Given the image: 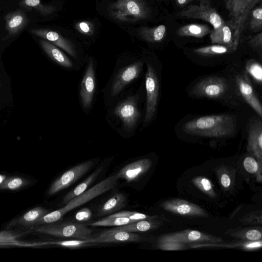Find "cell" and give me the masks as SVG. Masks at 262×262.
<instances>
[{
	"instance_id": "8992f818",
	"label": "cell",
	"mask_w": 262,
	"mask_h": 262,
	"mask_svg": "<svg viewBox=\"0 0 262 262\" xmlns=\"http://www.w3.org/2000/svg\"><path fill=\"white\" fill-rule=\"evenodd\" d=\"M179 17L200 19L209 23L214 28H217L225 21L208 0H200L199 4L190 5L180 11Z\"/></svg>"
},
{
	"instance_id": "74e56055",
	"label": "cell",
	"mask_w": 262,
	"mask_h": 262,
	"mask_svg": "<svg viewBox=\"0 0 262 262\" xmlns=\"http://www.w3.org/2000/svg\"><path fill=\"white\" fill-rule=\"evenodd\" d=\"M114 217H123L128 218L133 221H139L144 219H154L159 217L158 216H150L143 213L137 212L123 211L117 213H115L110 215Z\"/></svg>"
},
{
	"instance_id": "bcb514c9",
	"label": "cell",
	"mask_w": 262,
	"mask_h": 262,
	"mask_svg": "<svg viewBox=\"0 0 262 262\" xmlns=\"http://www.w3.org/2000/svg\"><path fill=\"white\" fill-rule=\"evenodd\" d=\"M192 0H175L176 4L179 7H183L189 4Z\"/></svg>"
},
{
	"instance_id": "1f68e13d",
	"label": "cell",
	"mask_w": 262,
	"mask_h": 262,
	"mask_svg": "<svg viewBox=\"0 0 262 262\" xmlns=\"http://www.w3.org/2000/svg\"><path fill=\"white\" fill-rule=\"evenodd\" d=\"M136 222L126 217H114L110 215L106 217L98 220L88 225L92 226H120Z\"/></svg>"
},
{
	"instance_id": "7bdbcfd3",
	"label": "cell",
	"mask_w": 262,
	"mask_h": 262,
	"mask_svg": "<svg viewBox=\"0 0 262 262\" xmlns=\"http://www.w3.org/2000/svg\"><path fill=\"white\" fill-rule=\"evenodd\" d=\"M218 176L220 182L223 188L225 189L229 188L231 185L232 179L228 170L225 168L220 169Z\"/></svg>"
},
{
	"instance_id": "5bb4252c",
	"label": "cell",
	"mask_w": 262,
	"mask_h": 262,
	"mask_svg": "<svg viewBox=\"0 0 262 262\" xmlns=\"http://www.w3.org/2000/svg\"><path fill=\"white\" fill-rule=\"evenodd\" d=\"M96 79L93 60L90 58L80 87V97L83 107L89 108L91 105L95 91Z\"/></svg>"
},
{
	"instance_id": "4dcf8cb0",
	"label": "cell",
	"mask_w": 262,
	"mask_h": 262,
	"mask_svg": "<svg viewBox=\"0 0 262 262\" xmlns=\"http://www.w3.org/2000/svg\"><path fill=\"white\" fill-rule=\"evenodd\" d=\"M193 51L195 53L202 56L221 55L233 52L230 48L218 44L196 48Z\"/></svg>"
},
{
	"instance_id": "83f0119b",
	"label": "cell",
	"mask_w": 262,
	"mask_h": 262,
	"mask_svg": "<svg viewBox=\"0 0 262 262\" xmlns=\"http://www.w3.org/2000/svg\"><path fill=\"white\" fill-rule=\"evenodd\" d=\"M209 27L206 25L191 24L183 26L177 30V34L180 36H191L203 38L210 33Z\"/></svg>"
},
{
	"instance_id": "f546056e",
	"label": "cell",
	"mask_w": 262,
	"mask_h": 262,
	"mask_svg": "<svg viewBox=\"0 0 262 262\" xmlns=\"http://www.w3.org/2000/svg\"><path fill=\"white\" fill-rule=\"evenodd\" d=\"M19 5L28 9H33L43 15L51 14L56 10L54 6L43 4L40 0H21Z\"/></svg>"
},
{
	"instance_id": "9a60e30c",
	"label": "cell",
	"mask_w": 262,
	"mask_h": 262,
	"mask_svg": "<svg viewBox=\"0 0 262 262\" xmlns=\"http://www.w3.org/2000/svg\"><path fill=\"white\" fill-rule=\"evenodd\" d=\"M209 34L213 44L226 46L233 51H235L238 46L239 41L236 37L235 31L227 23L224 22L219 27L214 28Z\"/></svg>"
},
{
	"instance_id": "f1b7e54d",
	"label": "cell",
	"mask_w": 262,
	"mask_h": 262,
	"mask_svg": "<svg viewBox=\"0 0 262 262\" xmlns=\"http://www.w3.org/2000/svg\"><path fill=\"white\" fill-rule=\"evenodd\" d=\"M102 170V167L98 168L83 182L69 191L63 198L62 203L65 205L72 199L83 193L87 188L96 180Z\"/></svg>"
},
{
	"instance_id": "30bf717a",
	"label": "cell",
	"mask_w": 262,
	"mask_h": 262,
	"mask_svg": "<svg viewBox=\"0 0 262 262\" xmlns=\"http://www.w3.org/2000/svg\"><path fill=\"white\" fill-rule=\"evenodd\" d=\"M157 241H171L183 244L191 243H222L224 242L219 237L190 229L163 235L158 237Z\"/></svg>"
},
{
	"instance_id": "3957f363",
	"label": "cell",
	"mask_w": 262,
	"mask_h": 262,
	"mask_svg": "<svg viewBox=\"0 0 262 262\" xmlns=\"http://www.w3.org/2000/svg\"><path fill=\"white\" fill-rule=\"evenodd\" d=\"M110 16L122 22H136L149 16V9L144 0H116L108 8Z\"/></svg>"
},
{
	"instance_id": "4316f807",
	"label": "cell",
	"mask_w": 262,
	"mask_h": 262,
	"mask_svg": "<svg viewBox=\"0 0 262 262\" xmlns=\"http://www.w3.org/2000/svg\"><path fill=\"white\" fill-rule=\"evenodd\" d=\"M166 27L163 25L149 28L141 27L138 31V35L143 40L149 42L162 41L165 37Z\"/></svg>"
},
{
	"instance_id": "ba28073f",
	"label": "cell",
	"mask_w": 262,
	"mask_h": 262,
	"mask_svg": "<svg viewBox=\"0 0 262 262\" xmlns=\"http://www.w3.org/2000/svg\"><path fill=\"white\" fill-rule=\"evenodd\" d=\"M228 89L226 79L222 77H209L194 85L191 94L199 97L217 98L223 96Z\"/></svg>"
},
{
	"instance_id": "5b68a950",
	"label": "cell",
	"mask_w": 262,
	"mask_h": 262,
	"mask_svg": "<svg viewBox=\"0 0 262 262\" xmlns=\"http://www.w3.org/2000/svg\"><path fill=\"white\" fill-rule=\"evenodd\" d=\"M261 0H224L228 12L227 23L235 31L237 39L240 41L250 13Z\"/></svg>"
},
{
	"instance_id": "6da1fadb",
	"label": "cell",
	"mask_w": 262,
	"mask_h": 262,
	"mask_svg": "<svg viewBox=\"0 0 262 262\" xmlns=\"http://www.w3.org/2000/svg\"><path fill=\"white\" fill-rule=\"evenodd\" d=\"M236 126V119L231 115H214L201 117L185 123L183 132L188 134L210 138H223L232 135Z\"/></svg>"
},
{
	"instance_id": "ee69618b",
	"label": "cell",
	"mask_w": 262,
	"mask_h": 262,
	"mask_svg": "<svg viewBox=\"0 0 262 262\" xmlns=\"http://www.w3.org/2000/svg\"><path fill=\"white\" fill-rule=\"evenodd\" d=\"M92 215V212L88 208H82L75 215V219L79 222H85L89 220Z\"/></svg>"
},
{
	"instance_id": "d590c367",
	"label": "cell",
	"mask_w": 262,
	"mask_h": 262,
	"mask_svg": "<svg viewBox=\"0 0 262 262\" xmlns=\"http://www.w3.org/2000/svg\"><path fill=\"white\" fill-rule=\"evenodd\" d=\"M249 27L254 32L260 30L262 28V8L261 6L253 9L251 11Z\"/></svg>"
},
{
	"instance_id": "44dd1931",
	"label": "cell",
	"mask_w": 262,
	"mask_h": 262,
	"mask_svg": "<svg viewBox=\"0 0 262 262\" xmlns=\"http://www.w3.org/2000/svg\"><path fill=\"white\" fill-rule=\"evenodd\" d=\"M5 29L7 35L3 38L5 40L19 34L27 25L28 19L26 14L18 10L7 13L4 17Z\"/></svg>"
},
{
	"instance_id": "cb8c5ba5",
	"label": "cell",
	"mask_w": 262,
	"mask_h": 262,
	"mask_svg": "<svg viewBox=\"0 0 262 262\" xmlns=\"http://www.w3.org/2000/svg\"><path fill=\"white\" fill-rule=\"evenodd\" d=\"M162 224V221L157 219H144L120 226L114 229L131 232H145L155 230L161 226Z\"/></svg>"
},
{
	"instance_id": "ab89813d",
	"label": "cell",
	"mask_w": 262,
	"mask_h": 262,
	"mask_svg": "<svg viewBox=\"0 0 262 262\" xmlns=\"http://www.w3.org/2000/svg\"><path fill=\"white\" fill-rule=\"evenodd\" d=\"M158 249L166 251L183 250L187 248L186 244L171 241H157Z\"/></svg>"
},
{
	"instance_id": "484cf974",
	"label": "cell",
	"mask_w": 262,
	"mask_h": 262,
	"mask_svg": "<svg viewBox=\"0 0 262 262\" xmlns=\"http://www.w3.org/2000/svg\"><path fill=\"white\" fill-rule=\"evenodd\" d=\"M126 197L122 193L118 192L110 198L99 210L100 215L111 214L124 207Z\"/></svg>"
},
{
	"instance_id": "60d3db41",
	"label": "cell",
	"mask_w": 262,
	"mask_h": 262,
	"mask_svg": "<svg viewBox=\"0 0 262 262\" xmlns=\"http://www.w3.org/2000/svg\"><path fill=\"white\" fill-rule=\"evenodd\" d=\"M243 224L261 225L262 216L260 211L249 213L239 220Z\"/></svg>"
},
{
	"instance_id": "9c48e42d",
	"label": "cell",
	"mask_w": 262,
	"mask_h": 262,
	"mask_svg": "<svg viewBox=\"0 0 262 262\" xmlns=\"http://www.w3.org/2000/svg\"><path fill=\"white\" fill-rule=\"evenodd\" d=\"M93 164V161L91 160L78 164L69 169L51 185L48 194L53 195L66 189L86 173Z\"/></svg>"
},
{
	"instance_id": "603a6c76",
	"label": "cell",
	"mask_w": 262,
	"mask_h": 262,
	"mask_svg": "<svg viewBox=\"0 0 262 262\" xmlns=\"http://www.w3.org/2000/svg\"><path fill=\"white\" fill-rule=\"evenodd\" d=\"M39 43L45 53L55 62L67 68L73 67L72 62L58 47L43 39L40 40Z\"/></svg>"
},
{
	"instance_id": "f35d334b",
	"label": "cell",
	"mask_w": 262,
	"mask_h": 262,
	"mask_svg": "<svg viewBox=\"0 0 262 262\" xmlns=\"http://www.w3.org/2000/svg\"><path fill=\"white\" fill-rule=\"evenodd\" d=\"M28 184V182L20 177H15L5 180L1 184L0 188L15 190Z\"/></svg>"
},
{
	"instance_id": "8d00e7d4",
	"label": "cell",
	"mask_w": 262,
	"mask_h": 262,
	"mask_svg": "<svg viewBox=\"0 0 262 262\" xmlns=\"http://www.w3.org/2000/svg\"><path fill=\"white\" fill-rule=\"evenodd\" d=\"M246 70L257 83H261L262 68L260 63L251 59L246 63Z\"/></svg>"
},
{
	"instance_id": "d6a6232c",
	"label": "cell",
	"mask_w": 262,
	"mask_h": 262,
	"mask_svg": "<svg viewBox=\"0 0 262 262\" xmlns=\"http://www.w3.org/2000/svg\"><path fill=\"white\" fill-rule=\"evenodd\" d=\"M193 184L204 193L213 198L216 196L213 184L210 180L205 177L199 176L191 180Z\"/></svg>"
},
{
	"instance_id": "d4e9b609",
	"label": "cell",
	"mask_w": 262,
	"mask_h": 262,
	"mask_svg": "<svg viewBox=\"0 0 262 262\" xmlns=\"http://www.w3.org/2000/svg\"><path fill=\"white\" fill-rule=\"evenodd\" d=\"M262 246L261 240L256 241H242L231 244L221 243H206V244H195L189 245L190 248H197L202 247H224V248H241L245 250H253L259 249Z\"/></svg>"
},
{
	"instance_id": "2e32d148",
	"label": "cell",
	"mask_w": 262,
	"mask_h": 262,
	"mask_svg": "<svg viewBox=\"0 0 262 262\" xmlns=\"http://www.w3.org/2000/svg\"><path fill=\"white\" fill-rule=\"evenodd\" d=\"M247 150L262 165V123L259 119L254 120L249 126Z\"/></svg>"
},
{
	"instance_id": "836d02e7",
	"label": "cell",
	"mask_w": 262,
	"mask_h": 262,
	"mask_svg": "<svg viewBox=\"0 0 262 262\" xmlns=\"http://www.w3.org/2000/svg\"><path fill=\"white\" fill-rule=\"evenodd\" d=\"M243 165L245 169L249 173L255 174L256 180L258 182H261L262 180L261 167L260 165L254 158L247 157L243 162Z\"/></svg>"
},
{
	"instance_id": "7c38bea8",
	"label": "cell",
	"mask_w": 262,
	"mask_h": 262,
	"mask_svg": "<svg viewBox=\"0 0 262 262\" xmlns=\"http://www.w3.org/2000/svg\"><path fill=\"white\" fill-rule=\"evenodd\" d=\"M114 113L119 118L126 129H133L136 126L140 113L135 99L128 97L116 107Z\"/></svg>"
},
{
	"instance_id": "ac0fdd59",
	"label": "cell",
	"mask_w": 262,
	"mask_h": 262,
	"mask_svg": "<svg viewBox=\"0 0 262 262\" xmlns=\"http://www.w3.org/2000/svg\"><path fill=\"white\" fill-rule=\"evenodd\" d=\"M95 244L102 243L138 242L142 239L138 234L114 228L103 231L95 237H92Z\"/></svg>"
},
{
	"instance_id": "277c9868",
	"label": "cell",
	"mask_w": 262,
	"mask_h": 262,
	"mask_svg": "<svg viewBox=\"0 0 262 262\" xmlns=\"http://www.w3.org/2000/svg\"><path fill=\"white\" fill-rule=\"evenodd\" d=\"M29 229L39 233L79 239H88L93 233V230L84 224L58 221L31 227Z\"/></svg>"
},
{
	"instance_id": "4fadbf2b",
	"label": "cell",
	"mask_w": 262,
	"mask_h": 262,
	"mask_svg": "<svg viewBox=\"0 0 262 262\" xmlns=\"http://www.w3.org/2000/svg\"><path fill=\"white\" fill-rule=\"evenodd\" d=\"M143 63L137 61L121 69L115 76L111 89L113 96L117 95L124 86L137 78L139 75Z\"/></svg>"
},
{
	"instance_id": "8fae6325",
	"label": "cell",
	"mask_w": 262,
	"mask_h": 262,
	"mask_svg": "<svg viewBox=\"0 0 262 262\" xmlns=\"http://www.w3.org/2000/svg\"><path fill=\"white\" fill-rule=\"evenodd\" d=\"M161 207L166 211L176 214L192 217H205L207 214L199 206L180 199H173L163 202Z\"/></svg>"
},
{
	"instance_id": "7dc6e473",
	"label": "cell",
	"mask_w": 262,
	"mask_h": 262,
	"mask_svg": "<svg viewBox=\"0 0 262 262\" xmlns=\"http://www.w3.org/2000/svg\"><path fill=\"white\" fill-rule=\"evenodd\" d=\"M6 177L0 174V184H2L5 179Z\"/></svg>"
},
{
	"instance_id": "7a4b0ae2",
	"label": "cell",
	"mask_w": 262,
	"mask_h": 262,
	"mask_svg": "<svg viewBox=\"0 0 262 262\" xmlns=\"http://www.w3.org/2000/svg\"><path fill=\"white\" fill-rule=\"evenodd\" d=\"M118 178L113 175L99 182L91 188L74 198L58 210L48 213L40 218L33 226L51 223L59 221L67 213L85 204L98 195L115 188Z\"/></svg>"
},
{
	"instance_id": "e0dca14e",
	"label": "cell",
	"mask_w": 262,
	"mask_h": 262,
	"mask_svg": "<svg viewBox=\"0 0 262 262\" xmlns=\"http://www.w3.org/2000/svg\"><path fill=\"white\" fill-rule=\"evenodd\" d=\"M30 32L61 49L71 56L76 57V52L72 43L58 33L46 29H33Z\"/></svg>"
},
{
	"instance_id": "d6986e66",
	"label": "cell",
	"mask_w": 262,
	"mask_h": 262,
	"mask_svg": "<svg viewBox=\"0 0 262 262\" xmlns=\"http://www.w3.org/2000/svg\"><path fill=\"white\" fill-rule=\"evenodd\" d=\"M238 89L245 101L259 116L262 117V106L253 88L245 75H238L235 78Z\"/></svg>"
},
{
	"instance_id": "e575fe53",
	"label": "cell",
	"mask_w": 262,
	"mask_h": 262,
	"mask_svg": "<svg viewBox=\"0 0 262 262\" xmlns=\"http://www.w3.org/2000/svg\"><path fill=\"white\" fill-rule=\"evenodd\" d=\"M230 235L248 241H256L261 238V232L257 229L241 230L233 232Z\"/></svg>"
},
{
	"instance_id": "7402d4cb",
	"label": "cell",
	"mask_w": 262,
	"mask_h": 262,
	"mask_svg": "<svg viewBox=\"0 0 262 262\" xmlns=\"http://www.w3.org/2000/svg\"><path fill=\"white\" fill-rule=\"evenodd\" d=\"M48 210L41 207L34 208L18 218L11 221L7 226V229L14 227L30 228L33 227L40 218L48 213Z\"/></svg>"
},
{
	"instance_id": "b9f144b4",
	"label": "cell",
	"mask_w": 262,
	"mask_h": 262,
	"mask_svg": "<svg viewBox=\"0 0 262 262\" xmlns=\"http://www.w3.org/2000/svg\"><path fill=\"white\" fill-rule=\"evenodd\" d=\"M75 28L78 32L86 35H92L94 31V25L88 21L77 23L75 25Z\"/></svg>"
},
{
	"instance_id": "f6af8a7d",
	"label": "cell",
	"mask_w": 262,
	"mask_h": 262,
	"mask_svg": "<svg viewBox=\"0 0 262 262\" xmlns=\"http://www.w3.org/2000/svg\"><path fill=\"white\" fill-rule=\"evenodd\" d=\"M248 44L254 49L260 50L262 46V33L260 32L252 37L249 40Z\"/></svg>"
},
{
	"instance_id": "ffe728a7",
	"label": "cell",
	"mask_w": 262,
	"mask_h": 262,
	"mask_svg": "<svg viewBox=\"0 0 262 262\" xmlns=\"http://www.w3.org/2000/svg\"><path fill=\"white\" fill-rule=\"evenodd\" d=\"M151 165L150 159H140L124 166L116 174V177L118 179H124L127 182H131L146 173Z\"/></svg>"
},
{
	"instance_id": "52a82bcc",
	"label": "cell",
	"mask_w": 262,
	"mask_h": 262,
	"mask_svg": "<svg viewBox=\"0 0 262 262\" xmlns=\"http://www.w3.org/2000/svg\"><path fill=\"white\" fill-rule=\"evenodd\" d=\"M146 105L144 122H149L152 119L157 108L159 91V83L153 67L148 64L145 75Z\"/></svg>"
}]
</instances>
